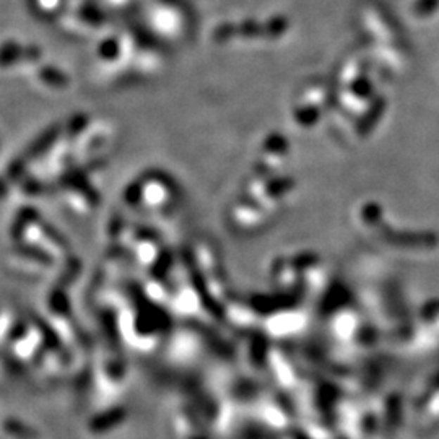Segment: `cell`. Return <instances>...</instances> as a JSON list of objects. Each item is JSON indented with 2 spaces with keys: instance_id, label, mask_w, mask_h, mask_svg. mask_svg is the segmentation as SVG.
Masks as SVG:
<instances>
[{
  "instance_id": "1",
  "label": "cell",
  "mask_w": 439,
  "mask_h": 439,
  "mask_svg": "<svg viewBox=\"0 0 439 439\" xmlns=\"http://www.w3.org/2000/svg\"><path fill=\"white\" fill-rule=\"evenodd\" d=\"M41 77H43L46 82L52 83V85H62V83H65V77L57 70H51V69L43 70L41 72Z\"/></svg>"
}]
</instances>
